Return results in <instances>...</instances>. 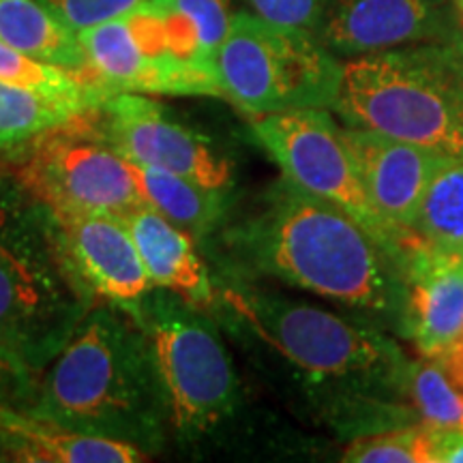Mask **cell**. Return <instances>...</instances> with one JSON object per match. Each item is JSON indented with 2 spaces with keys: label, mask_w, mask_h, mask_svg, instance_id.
Here are the masks:
<instances>
[{
  "label": "cell",
  "mask_w": 463,
  "mask_h": 463,
  "mask_svg": "<svg viewBox=\"0 0 463 463\" xmlns=\"http://www.w3.org/2000/svg\"><path fill=\"white\" fill-rule=\"evenodd\" d=\"M228 247L256 273L358 311L395 316L405 305V253L331 202L286 178L230 230Z\"/></svg>",
  "instance_id": "cell-1"
},
{
  "label": "cell",
  "mask_w": 463,
  "mask_h": 463,
  "mask_svg": "<svg viewBox=\"0 0 463 463\" xmlns=\"http://www.w3.org/2000/svg\"><path fill=\"white\" fill-rule=\"evenodd\" d=\"M26 410L153 455L167 425L148 341L120 307L97 303L34 375Z\"/></svg>",
  "instance_id": "cell-2"
},
{
  "label": "cell",
  "mask_w": 463,
  "mask_h": 463,
  "mask_svg": "<svg viewBox=\"0 0 463 463\" xmlns=\"http://www.w3.org/2000/svg\"><path fill=\"white\" fill-rule=\"evenodd\" d=\"M97 303L54 215L11 181L0 195V356L34 380Z\"/></svg>",
  "instance_id": "cell-3"
},
{
  "label": "cell",
  "mask_w": 463,
  "mask_h": 463,
  "mask_svg": "<svg viewBox=\"0 0 463 463\" xmlns=\"http://www.w3.org/2000/svg\"><path fill=\"white\" fill-rule=\"evenodd\" d=\"M335 112L347 127L463 159V37L347 58Z\"/></svg>",
  "instance_id": "cell-4"
},
{
  "label": "cell",
  "mask_w": 463,
  "mask_h": 463,
  "mask_svg": "<svg viewBox=\"0 0 463 463\" xmlns=\"http://www.w3.org/2000/svg\"><path fill=\"white\" fill-rule=\"evenodd\" d=\"M222 298L249 333L314 384L344 386L364 402L373 397L392 408L408 399L410 361L395 341L367 324L242 283L225 286Z\"/></svg>",
  "instance_id": "cell-5"
},
{
  "label": "cell",
  "mask_w": 463,
  "mask_h": 463,
  "mask_svg": "<svg viewBox=\"0 0 463 463\" xmlns=\"http://www.w3.org/2000/svg\"><path fill=\"white\" fill-rule=\"evenodd\" d=\"M99 106L0 153L15 187L54 217H125L146 202L131 161L109 137Z\"/></svg>",
  "instance_id": "cell-6"
},
{
  "label": "cell",
  "mask_w": 463,
  "mask_h": 463,
  "mask_svg": "<svg viewBox=\"0 0 463 463\" xmlns=\"http://www.w3.org/2000/svg\"><path fill=\"white\" fill-rule=\"evenodd\" d=\"M142 328L164 389L167 425L195 439L217 431L241 403V382L206 309L150 288L129 314Z\"/></svg>",
  "instance_id": "cell-7"
},
{
  "label": "cell",
  "mask_w": 463,
  "mask_h": 463,
  "mask_svg": "<svg viewBox=\"0 0 463 463\" xmlns=\"http://www.w3.org/2000/svg\"><path fill=\"white\" fill-rule=\"evenodd\" d=\"M215 62L225 99L251 116L333 108L344 67L316 34L249 11L232 15Z\"/></svg>",
  "instance_id": "cell-8"
},
{
  "label": "cell",
  "mask_w": 463,
  "mask_h": 463,
  "mask_svg": "<svg viewBox=\"0 0 463 463\" xmlns=\"http://www.w3.org/2000/svg\"><path fill=\"white\" fill-rule=\"evenodd\" d=\"M251 131L283 178L358 219L382 242L405 253V242L375 211L347 150L341 127L324 108L251 116Z\"/></svg>",
  "instance_id": "cell-9"
},
{
  "label": "cell",
  "mask_w": 463,
  "mask_h": 463,
  "mask_svg": "<svg viewBox=\"0 0 463 463\" xmlns=\"http://www.w3.org/2000/svg\"><path fill=\"white\" fill-rule=\"evenodd\" d=\"M75 34L86 58V80L106 97L118 92L223 97L217 71L191 65L176 54L164 20L148 0Z\"/></svg>",
  "instance_id": "cell-10"
},
{
  "label": "cell",
  "mask_w": 463,
  "mask_h": 463,
  "mask_svg": "<svg viewBox=\"0 0 463 463\" xmlns=\"http://www.w3.org/2000/svg\"><path fill=\"white\" fill-rule=\"evenodd\" d=\"M99 108L109 137L131 164L161 167L228 194L234 183L230 161L165 106L137 92H118Z\"/></svg>",
  "instance_id": "cell-11"
},
{
  "label": "cell",
  "mask_w": 463,
  "mask_h": 463,
  "mask_svg": "<svg viewBox=\"0 0 463 463\" xmlns=\"http://www.w3.org/2000/svg\"><path fill=\"white\" fill-rule=\"evenodd\" d=\"M457 33L449 0H331L320 42L354 58Z\"/></svg>",
  "instance_id": "cell-12"
},
{
  "label": "cell",
  "mask_w": 463,
  "mask_h": 463,
  "mask_svg": "<svg viewBox=\"0 0 463 463\" xmlns=\"http://www.w3.org/2000/svg\"><path fill=\"white\" fill-rule=\"evenodd\" d=\"M341 136L373 208L402 236L408 249L412 242L410 225L422 195L436 172L450 157L419 144L356 127L341 129Z\"/></svg>",
  "instance_id": "cell-13"
},
{
  "label": "cell",
  "mask_w": 463,
  "mask_h": 463,
  "mask_svg": "<svg viewBox=\"0 0 463 463\" xmlns=\"http://www.w3.org/2000/svg\"><path fill=\"white\" fill-rule=\"evenodd\" d=\"M54 219L67 258L86 288L99 303L120 307L131 314L153 283L123 217L78 215Z\"/></svg>",
  "instance_id": "cell-14"
},
{
  "label": "cell",
  "mask_w": 463,
  "mask_h": 463,
  "mask_svg": "<svg viewBox=\"0 0 463 463\" xmlns=\"http://www.w3.org/2000/svg\"><path fill=\"white\" fill-rule=\"evenodd\" d=\"M405 337L420 356L436 358L463 333V258L405 249Z\"/></svg>",
  "instance_id": "cell-15"
},
{
  "label": "cell",
  "mask_w": 463,
  "mask_h": 463,
  "mask_svg": "<svg viewBox=\"0 0 463 463\" xmlns=\"http://www.w3.org/2000/svg\"><path fill=\"white\" fill-rule=\"evenodd\" d=\"M150 455L120 439L71 430L22 408L0 405V461L140 463Z\"/></svg>",
  "instance_id": "cell-16"
},
{
  "label": "cell",
  "mask_w": 463,
  "mask_h": 463,
  "mask_svg": "<svg viewBox=\"0 0 463 463\" xmlns=\"http://www.w3.org/2000/svg\"><path fill=\"white\" fill-rule=\"evenodd\" d=\"M123 222L153 288L170 289L200 309H211L215 305V286L195 249V241L187 232L161 215L148 202L127 213Z\"/></svg>",
  "instance_id": "cell-17"
},
{
  "label": "cell",
  "mask_w": 463,
  "mask_h": 463,
  "mask_svg": "<svg viewBox=\"0 0 463 463\" xmlns=\"http://www.w3.org/2000/svg\"><path fill=\"white\" fill-rule=\"evenodd\" d=\"M0 42L86 80V58L78 34L42 0H0Z\"/></svg>",
  "instance_id": "cell-18"
},
{
  "label": "cell",
  "mask_w": 463,
  "mask_h": 463,
  "mask_svg": "<svg viewBox=\"0 0 463 463\" xmlns=\"http://www.w3.org/2000/svg\"><path fill=\"white\" fill-rule=\"evenodd\" d=\"M131 165L136 170L144 200L157 208L172 223L187 232L194 241H204L222 223L228 194L208 189L204 184L161 170V167Z\"/></svg>",
  "instance_id": "cell-19"
},
{
  "label": "cell",
  "mask_w": 463,
  "mask_h": 463,
  "mask_svg": "<svg viewBox=\"0 0 463 463\" xmlns=\"http://www.w3.org/2000/svg\"><path fill=\"white\" fill-rule=\"evenodd\" d=\"M410 239L439 256L463 258V159H447L431 178Z\"/></svg>",
  "instance_id": "cell-20"
},
{
  "label": "cell",
  "mask_w": 463,
  "mask_h": 463,
  "mask_svg": "<svg viewBox=\"0 0 463 463\" xmlns=\"http://www.w3.org/2000/svg\"><path fill=\"white\" fill-rule=\"evenodd\" d=\"M0 82L37 90L42 95L52 97V99L65 101L80 109L97 108L108 99L95 84H90L82 75L22 54L3 42H0Z\"/></svg>",
  "instance_id": "cell-21"
},
{
  "label": "cell",
  "mask_w": 463,
  "mask_h": 463,
  "mask_svg": "<svg viewBox=\"0 0 463 463\" xmlns=\"http://www.w3.org/2000/svg\"><path fill=\"white\" fill-rule=\"evenodd\" d=\"M84 109L37 90L0 82V153H9L50 127Z\"/></svg>",
  "instance_id": "cell-22"
},
{
  "label": "cell",
  "mask_w": 463,
  "mask_h": 463,
  "mask_svg": "<svg viewBox=\"0 0 463 463\" xmlns=\"http://www.w3.org/2000/svg\"><path fill=\"white\" fill-rule=\"evenodd\" d=\"M405 392L427 425L463 427V389L436 358L410 361Z\"/></svg>",
  "instance_id": "cell-23"
},
{
  "label": "cell",
  "mask_w": 463,
  "mask_h": 463,
  "mask_svg": "<svg viewBox=\"0 0 463 463\" xmlns=\"http://www.w3.org/2000/svg\"><path fill=\"white\" fill-rule=\"evenodd\" d=\"M345 463H433L431 425L386 427L352 439L344 450Z\"/></svg>",
  "instance_id": "cell-24"
},
{
  "label": "cell",
  "mask_w": 463,
  "mask_h": 463,
  "mask_svg": "<svg viewBox=\"0 0 463 463\" xmlns=\"http://www.w3.org/2000/svg\"><path fill=\"white\" fill-rule=\"evenodd\" d=\"M155 7L172 17L200 45L208 61H217L219 45L223 43L232 22L230 0H150ZM217 65V62H215Z\"/></svg>",
  "instance_id": "cell-25"
},
{
  "label": "cell",
  "mask_w": 463,
  "mask_h": 463,
  "mask_svg": "<svg viewBox=\"0 0 463 463\" xmlns=\"http://www.w3.org/2000/svg\"><path fill=\"white\" fill-rule=\"evenodd\" d=\"M253 15L270 24L320 33L331 0H245Z\"/></svg>",
  "instance_id": "cell-26"
},
{
  "label": "cell",
  "mask_w": 463,
  "mask_h": 463,
  "mask_svg": "<svg viewBox=\"0 0 463 463\" xmlns=\"http://www.w3.org/2000/svg\"><path fill=\"white\" fill-rule=\"evenodd\" d=\"M42 3L62 24L78 33L129 14L146 0H42Z\"/></svg>",
  "instance_id": "cell-27"
},
{
  "label": "cell",
  "mask_w": 463,
  "mask_h": 463,
  "mask_svg": "<svg viewBox=\"0 0 463 463\" xmlns=\"http://www.w3.org/2000/svg\"><path fill=\"white\" fill-rule=\"evenodd\" d=\"M33 380L24 372L11 364L7 358L0 356V405H15L14 399L26 408L28 397H31Z\"/></svg>",
  "instance_id": "cell-28"
},
{
  "label": "cell",
  "mask_w": 463,
  "mask_h": 463,
  "mask_svg": "<svg viewBox=\"0 0 463 463\" xmlns=\"http://www.w3.org/2000/svg\"><path fill=\"white\" fill-rule=\"evenodd\" d=\"M433 463H463V427L431 425Z\"/></svg>",
  "instance_id": "cell-29"
},
{
  "label": "cell",
  "mask_w": 463,
  "mask_h": 463,
  "mask_svg": "<svg viewBox=\"0 0 463 463\" xmlns=\"http://www.w3.org/2000/svg\"><path fill=\"white\" fill-rule=\"evenodd\" d=\"M436 361L442 364L444 369H447V373L450 375V378H453L457 384L463 389V333L453 345L447 347V350H444L439 356H436Z\"/></svg>",
  "instance_id": "cell-30"
},
{
  "label": "cell",
  "mask_w": 463,
  "mask_h": 463,
  "mask_svg": "<svg viewBox=\"0 0 463 463\" xmlns=\"http://www.w3.org/2000/svg\"><path fill=\"white\" fill-rule=\"evenodd\" d=\"M9 183H11V178H9V174L5 172V167H3V164H0V195L5 194V189L9 187Z\"/></svg>",
  "instance_id": "cell-31"
},
{
  "label": "cell",
  "mask_w": 463,
  "mask_h": 463,
  "mask_svg": "<svg viewBox=\"0 0 463 463\" xmlns=\"http://www.w3.org/2000/svg\"><path fill=\"white\" fill-rule=\"evenodd\" d=\"M453 3H455L457 11H459V15H461V22H463V0H453Z\"/></svg>",
  "instance_id": "cell-32"
}]
</instances>
